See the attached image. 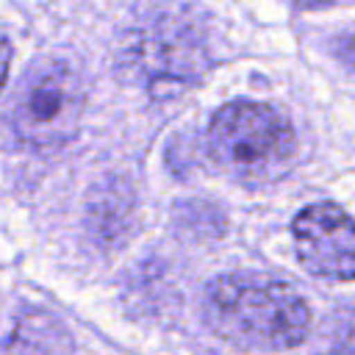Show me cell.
I'll return each instance as SVG.
<instances>
[{
    "label": "cell",
    "mask_w": 355,
    "mask_h": 355,
    "mask_svg": "<svg viewBox=\"0 0 355 355\" xmlns=\"http://www.w3.org/2000/svg\"><path fill=\"white\" fill-rule=\"evenodd\" d=\"M202 313L216 336L261 352L291 349L311 330V308L302 294L283 280L255 272L214 277L205 288Z\"/></svg>",
    "instance_id": "6da1fadb"
},
{
    "label": "cell",
    "mask_w": 355,
    "mask_h": 355,
    "mask_svg": "<svg viewBox=\"0 0 355 355\" xmlns=\"http://www.w3.org/2000/svg\"><path fill=\"white\" fill-rule=\"evenodd\" d=\"M211 161L241 183L280 178L294 153L297 136L283 111L258 100L225 103L208 125Z\"/></svg>",
    "instance_id": "7a4b0ae2"
},
{
    "label": "cell",
    "mask_w": 355,
    "mask_h": 355,
    "mask_svg": "<svg viewBox=\"0 0 355 355\" xmlns=\"http://www.w3.org/2000/svg\"><path fill=\"white\" fill-rule=\"evenodd\" d=\"M83 100V83L67 61H36L14 89L11 128L28 147H58L75 136Z\"/></svg>",
    "instance_id": "3957f363"
},
{
    "label": "cell",
    "mask_w": 355,
    "mask_h": 355,
    "mask_svg": "<svg viewBox=\"0 0 355 355\" xmlns=\"http://www.w3.org/2000/svg\"><path fill=\"white\" fill-rule=\"evenodd\" d=\"M130 61L144 89L164 100L202 80L208 69V47L191 22L180 17H158L136 33Z\"/></svg>",
    "instance_id": "277c9868"
},
{
    "label": "cell",
    "mask_w": 355,
    "mask_h": 355,
    "mask_svg": "<svg viewBox=\"0 0 355 355\" xmlns=\"http://www.w3.org/2000/svg\"><path fill=\"white\" fill-rule=\"evenodd\" d=\"M294 252L305 272L324 280H355V219L336 202H311L294 222Z\"/></svg>",
    "instance_id": "5b68a950"
},
{
    "label": "cell",
    "mask_w": 355,
    "mask_h": 355,
    "mask_svg": "<svg viewBox=\"0 0 355 355\" xmlns=\"http://www.w3.org/2000/svg\"><path fill=\"white\" fill-rule=\"evenodd\" d=\"M313 355H355V313L344 316Z\"/></svg>",
    "instance_id": "8992f818"
},
{
    "label": "cell",
    "mask_w": 355,
    "mask_h": 355,
    "mask_svg": "<svg viewBox=\"0 0 355 355\" xmlns=\"http://www.w3.org/2000/svg\"><path fill=\"white\" fill-rule=\"evenodd\" d=\"M333 50H336V55H338L344 64L355 67V36H341V39H336V42H333Z\"/></svg>",
    "instance_id": "52a82bcc"
},
{
    "label": "cell",
    "mask_w": 355,
    "mask_h": 355,
    "mask_svg": "<svg viewBox=\"0 0 355 355\" xmlns=\"http://www.w3.org/2000/svg\"><path fill=\"white\" fill-rule=\"evenodd\" d=\"M302 11H319V8H333V6H349L355 0H291Z\"/></svg>",
    "instance_id": "ba28073f"
},
{
    "label": "cell",
    "mask_w": 355,
    "mask_h": 355,
    "mask_svg": "<svg viewBox=\"0 0 355 355\" xmlns=\"http://www.w3.org/2000/svg\"><path fill=\"white\" fill-rule=\"evenodd\" d=\"M8 61H11V47L6 42V36L0 33V89L6 83V75H8Z\"/></svg>",
    "instance_id": "9c48e42d"
}]
</instances>
